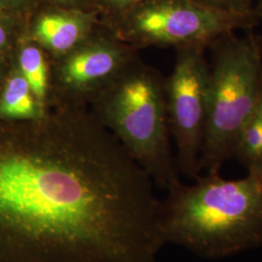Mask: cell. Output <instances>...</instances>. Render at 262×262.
Returning a JSON list of instances; mask_svg holds the SVG:
<instances>
[{
    "instance_id": "cell-1",
    "label": "cell",
    "mask_w": 262,
    "mask_h": 262,
    "mask_svg": "<svg viewBox=\"0 0 262 262\" xmlns=\"http://www.w3.org/2000/svg\"><path fill=\"white\" fill-rule=\"evenodd\" d=\"M154 186L90 108L0 122V262H157Z\"/></svg>"
},
{
    "instance_id": "cell-2",
    "label": "cell",
    "mask_w": 262,
    "mask_h": 262,
    "mask_svg": "<svg viewBox=\"0 0 262 262\" xmlns=\"http://www.w3.org/2000/svg\"><path fill=\"white\" fill-rule=\"evenodd\" d=\"M239 180L219 173L181 180L160 200L165 244H175L201 257L221 258L262 246V165L247 169Z\"/></svg>"
},
{
    "instance_id": "cell-3",
    "label": "cell",
    "mask_w": 262,
    "mask_h": 262,
    "mask_svg": "<svg viewBox=\"0 0 262 262\" xmlns=\"http://www.w3.org/2000/svg\"><path fill=\"white\" fill-rule=\"evenodd\" d=\"M165 79L139 56L90 106L154 184L163 189L180 181L171 146Z\"/></svg>"
},
{
    "instance_id": "cell-4",
    "label": "cell",
    "mask_w": 262,
    "mask_h": 262,
    "mask_svg": "<svg viewBox=\"0 0 262 262\" xmlns=\"http://www.w3.org/2000/svg\"><path fill=\"white\" fill-rule=\"evenodd\" d=\"M211 50L210 89L201 167L219 173L234 158L235 145L258 100L262 84V38L236 32L216 39Z\"/></svg>"
},
{
    "instance_id": "cell-5",
    "label": "cell",
    "mask_w": 262,
    "mask_h": 262,
    "mask_svg": "<svg viewBox=\"0 0 262 262\" xmlns=\"http://www.w3.org/2000/svg\"><path fill=\"white\" fill-rule=\"evenodd\" d=\"M255 12L240 14L217 9L196 0H145L111 29L123 42L147 47H205L238 30H252Z\"/></svg>"
},
{
    "instance_id": "cell-6",
    "label": "cell",
    "mask_w": 262,
    "mask_h": 262,
    "mask_svg": "<svg viewBox=\"0 0 262 262\" xmlns=\"http://www.w3.org/2000/svg\"><path fill=\"white\" fill-rule=\"evenodd\" d=\"M205 47L176 49L173 71L165 79L169 129L177 152L179 172L187 178L200 176L201 152L206 129L210 62Z\"/></svg>"
},
{
    "instance_id": "cell-7",
    "label": "cell",
    "mask_w": 262,
    "mask_h": 262,
    "mask_svg": "<svg viewBox=\"0 0 262 262\" xmlns=\"http://www.w3.org/2000/svg\"><path fill=\"white\" fill-rule=\"evenodd\" d=\"M138 49L123 42L103 25L80 46L51 59V105L86 107L139 57Z\"/></svg>"
},
{
    "instance_id": "cell-8",
    "label": "cell",
    "mask_w": 262,
    "mask_h": 262,
    "mask_svg": "<svg viewBox=\"0 0 262 262\" xmlns=\"http://www.w3.org/2000/svg\"><path fill=\"white\" fill-rule=\"evenodd\" d=\"M100 26L97 10L46 5L28 19L25 35L56 59L80 46Z\"/></svg>"
},
{
    "instance_id": "cell-9",
    "label": "cell",
    "mask_w": 262,
    "mask_h": 262,
    "mask_svg": "<svg viewBox=\"0 0 262 262\" xmlns=\"http://www.w3.org/2000/svg\"><path fill=\"white\" fill-rule=\"evenodd\" d=\"M45 112L38 103L28 81L13 61L0 85V122L34 121Z\"/></svg>"
},
{
    "instance_id": "cell-10",
    "label": "cell",
    "mask_w": 262,
    "mask_h": 262,
    "mask_svg": "<svg viewBox=\"0 0 262 262\" xmlns=\"http://www.w3.org/2000/svg\"><path fill=\"white\" fill-rule=\"evenodd\" d=\"M14 61L46 111L51 105V61L47 53L35 41L24 35L17 45Z\"/></svg>"
},
{
    "instance_id": "cell-11",
    "label": "cell",
    "mask_w": 262,
    "mask_h": 262,
    "mask_svg": "<svg viewBox=\"0 0 262 262\" xmlns=\"http://www.w3.org/2000/svg\"><path fill=\"white\" fill-rule=\"evenodd\" d=\"M234 158L247 169L262 165V84L256 105L238 135Z\"/></svg>"
},
{
    "instance_id": "cell-12",
    "label": "cell",
    "mask_w": 262,
    "mask_h": 262,
    "mask_svg": "<svg viewBox=\"0 0 262 262\" xmlns=\"http://www.w3.org/2000/svg\"><path fill=\"white\" fill-rule=\"evenodd\" d=\"M17 29L26 32V25L0 10V58L3 60L11 52L16 51L20 38L25 35L17 33Z\"/></svg>"
},
{
    "instance_id": "cell-13",
    "label": "cell",
    "mask_w": 262,
    "mask_h": 262,
    "mask_svg": "<svg viewBox=\"0 0 262 262\" xmlns=\"http://www.w3.org/2000/svg\"><path fill=\"white\" fill-rule=\"evenodd\" d=\"M145 0H99L108 18L101 23L105 28L113 29L123 17Z\"/></svg>"
},
{
    "instance_id": "cell-14",
    "label": "cell",
    "mask_w": 262,
    "mask_h": 262,
    "mask_svg": "<svg viewBox=\"0 0 262 262\" xmlns=\"http://www.w3.org/2000/svg\"><path fill=\"white\" fill-rule=\"evenodd\" d=\"M41 0H0V10L27 27L28 19L41 5Z\"/></svg>"
},
{
    "instance_id": "cell-15",
    "label": "cell",
    "mask_w": 262,
    "mask_h": 262,
    "mask_svg": "<svg viewBox=\"0 0 262 262\" xmlns=\"http://www.w3.org/2000/svg\"><path fill=\"white\" fill-rule=\"evenodd\" d=\"M208 6L233 13L251 14L254 12L253 0H196Z\"/></svg>"
},
{
    "instance_id": "cell-16",
    "label": "cell",
    "mask_w": 262,
    "mask_h": 262,
    "mask_svg": "<svg viewBox=\"0 0 262 262\" xmlns=\"http://www.w3.org/2000/svg\"><path fill=\"white\" fill-rule=\"evenodd\" d=\"M47 5L58 6V7H66V8H79V9H91L88 8V3H92L94 0H41V2ZM41 3V4H42Z\"/></svg>"
},
{
    "instance_id": "cell-17",
    "label": "cell",
    "mask_w": 262,
    "mask_h": 262,
    "mask_svg": "<svg viewBox=\"0 0 262 262\" xmlns=\"http://www.w3.org/2000/svg\"><path fill=\"white\" fill-rule=\"evenodd\" d=\"M254 12L257 16V19L262 23V0H257L256 5L254 6Z\"/></svg>"
},
{
    "instance_id": "cell-18",
    "label": "cell",
    "mask_w": 262,
    "mask_h": 262,
    "mask_svg": "<svg viewBox=\"0 0 262 262\" xmlns=\"http://www.w3.org/2000/svg\"><path fill=\"white\" fill-rule=\"evenodd\" d=\"M2 61H3V59L0 58V85L3 83V81H4L5 77H6V74L8 72V70H6L5 67H2L3 66H2Z\"/></svg>"
}]
</instances>
